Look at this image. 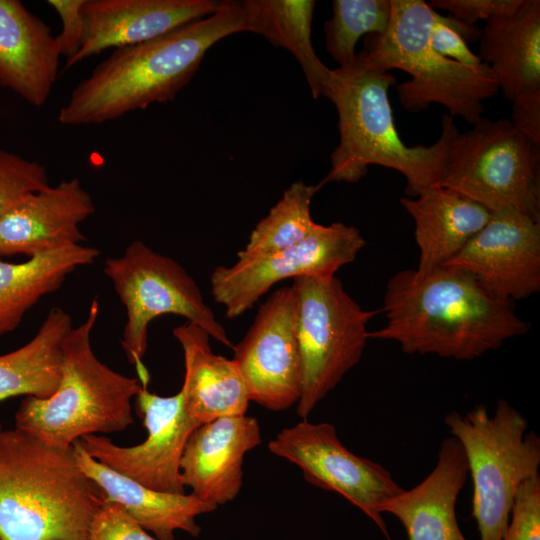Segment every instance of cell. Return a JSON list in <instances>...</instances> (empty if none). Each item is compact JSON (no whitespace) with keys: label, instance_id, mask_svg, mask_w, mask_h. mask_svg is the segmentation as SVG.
Returning a JSON list of instances; mask_svg holds the SVG:
<instances>
[{"label":"cell","instance_id":"cell-1","mask_svg":"<svg viewBox=\"0 0 540 540\" xmlns=\"http://www.w3.org/2000/svg\"><path fill=\"white\" fill-rule=\"evenodd\" d=\"M386 323L369 339L398 343L407 354L473 360L529 330L514 302L499 298L469 274L446 266L418 276L404 269L387 282Z\"/></svg>","mask_w":540,"mask_h":540},{"label":"cell","instance_id":"cell-2","mask_svg":"<svg viewBox=\"0 0 540 540\" xmlns=\"http://www.w3.org/2000/svg\"><path fill=\"white\" fill-rule=\"evenodd\" d=\"M248 31L244 1H221L209 16L156 39L115 49L73 89L62 125H95L174 100L218 41Z\"/></svg>","mask_w":540,"mask_h":540},{"label":"cell","instance_id":"cell-3","mask_svg":"<svg viewBox=\"0 0 540 540\" xmlns=\"http://www.w3.org/2000/svg\"><path fill=\"white\" fill-rule=\"evenodd\" d=\"M396 81L390 72L369 67L358 53L350 66L333 69L323 96L337 110L340 138L330 157L331 168L319 188L329 182H357L370 165L401 173L408 197L438 184L459 129L454 118L445 114L435 143L407 146L396 129L388 97Z\"/></svg>","mask_w":540,"mask_h":540},{"label":"cell","instance_id":"cell-4","mask_svg":"<svg viewBox=\"0 0 540 540\" xmlns=\"http://www.w3.org/2000/svg\"><path fill=\"white\" fill-rule=\"evenodd\" d=\"M107 501L77 463L73 446L0 431V540H89Z\"/></svg>","mask_w":540,"mask_h":540},{"label":"cell","instance_id":"cell-5","mask_svg":"<svg viewBox=\"0 0 540 540\" xmlns=\"http://www.w3.org/2000/svg\"><path fill=\"white\" fill-rule=\"evenodd\" d=\"M98 314L95 299L86 319L63 340L58 388L47 398L26 396L16 412L15 428L68 449L84 436L121 432L134 423L131 400L142 386L96 357L91 334Z\"/></svg>","mask_w":540,"mask_h":540},{"label":"cell","instance_id":"cell-6","mask_svg":"<svg viewBox=\"0 0 540 540\" xmlns=\"http://www.w3.org/2000/svg\"><path fill=\"white\" fill-rule=\"evenodd\" d=\"M390 23L382 35H368L358 53L371 68L403 70L410 79L397 85L398 99L410 112L441 104L449 116L474 124L483 117V101L495 96L497 80L485 63L467 66L442 57L429 41L436 14L423 0H390Z\"/></svg>","mask_w":540,"mask_h":540},{"label":"cell","instance_id":"cell-7","mask_svg":"<svg viewBox=\"0 0 540 540\" xmlns=\"http://www.w3.org/2000/svg\"><path fill=\"white\" fill-rule=\"evenodd\" d=\"M444 422L467 460L480 540H502L518 488L539 474L540 438L505 399L492 414L477 405L465 414L448 413Z\"/></svg>","mask_w":540,"mask_h":540},{"label":"cell","instance_id":"cell-8","mask_svg":"<svg viewBox=\"0 0 540 540\" xmlns=\"http://www.w3.org/2000/svg\"><path fill=\"white\" fill-rule=\"evenodd\" d=\"M436 186L490 212L513 209L540 222V146L509 119H478L454 137Z\"/></svg>","mask_w":540,"mask_h":540},{"label":"cell","instance_id":"cell-9","mask_svg":"<svg viewBox=\"0 0 540 540\" xmlns=\"http://www.w3.org/2000/svg\"><path fill=\"white\" fill-rule=\"evenodd\" d=\"M104 273L125 307L127 320L121 345L143 388H148L150 382L143 362L148 327L161 315L184 317L219 343L234 348L224 327L205 303L197 283L174 259L136 240L126 247L123 255L105 260Z\"/></svg>","mask_w":540,"mask_h":540},{"label":"cell","instance_id":"cell-10","mask_svg":"<svg viewBox=\"0 0 540 540\" xmlns=\"http://www.w3.org/2000/svg\"><path fill=\"white\" fill-rule=\"evenodd\" d=\"M297 333L301 393L297 414L307 419L356 366L368 338L367 324L379 310H364L336 276L297 277Z\"/></svg>","mask_w":540,"mask_h":540},{"label":"cell","instance_id":"cell-11","mask_svg":"<svg viewBox=\"0 0 540 540\" xmlns=\"http://www.w3.org/2000/svg\"><path fill=\"white\" fill-rule=\"evenodd\" d=\"M365 246L358 228L342 222L318 224L299 243L260 256L237 255L232 266L216 267L210 277L211 293L236 318L249 309L276 283L297 277H330L353 262Z\"/></svg>","mask_w":540,"mask_h":540},{"label":"cell","instance_id":"cell-12","mask_svg":"<svg viewBox=\"0 0 540 540\" xmlns=\"http://www.w3.org/2000/svg\"><path fill=\"white\" fill-rule=\"evenodd\" d=\"M268 449L298 466L308 483L343 496L391 540L378 508L404 488L384 466L348 450L333 424L302 419L281 430Z\"/></svg>","mask_w":540,"mask_h":540},{"label":"cell","instance_id":"cell-13","mask_svg":"<svg viewBox=\"0 0 540 540\" xmlns=\"http://www.w3.org/2000/svg\"><path fill=\"white\" fill-rule=\"evenodd\" d=\"M135 398L147 430L142 443L123 447L101 435H87L76 442L98 462L146 487L185 494L180 462L190 434L200 424L186 412L181 390L160 396L142 387Z\"/></svg>","mask_w":540,"mask_h":540},{"label":"cell","instance_id":"cell-14","mask_svg":"<svg viewBox=\"0 0 540 540\" xmlns=\"http://www.w3.org/2000/svg\"><path fill=\"white\" fill-rule=\"evenodd\" d=\"M233 350L250 401L272 411L298 403L301 357L297 297L292 286L275 290L260 305L252 325Z\"/></svg>","mask_w":540,"mask_h":540},{"label":"cell","instance_id":"cell-15","mask_svg":"<svg viewBox=\"0 0 540 540\" xmlns=\"http://www.w3.org/2000/svg\"><path fill=\"white\" fill-rule=\"evenodd\" d=\"M443 266L472 276L493 295L514 302L540 290V222L513 209L488 222Z\"/></svg>","mask_w":540,"mask_h":540},{"label":"cell","instance_id":"cell-16","mask_svg":"<svg viewBox=\"0 0 540 540\" xmlns=\"http://www.w3.org/2000/svg\"><path fill=\"white\" fill-rule=\"evenodd\" d=\"M92 196L78 178L30 192L0 217V255L29 257L82 244L80 225L95 212Z\"/></svg>","mask_w":540,"mask_h":540},{"label":"cell","instance_id":"cell-17","mask_svg":"<svg viewBox=\"0 0 540 540\" xmlns=\"http://www.w3.org/2000/svg\"><path fill=\"white\" fill-rule=\"evenodd\" d=\"M216 0H86V30L67 70L108 48L147 42L214 13Z\"/></svg>","mask_w":540,"mask_h":540},{"label":"cell","instance_id":"cell-18","mask_svg":"<svg viewBox=\"0 0 540 540\" xmlns=\"http://www.w3.org/2000/svg\"><path fill=\"white\" fill-rule=\"evenodd\" d=\"M255 417L226 416L200 424L190 434L180 462L191 495L216 507L232 501L243 481V460L261 443Z\"/></svg>","mask_w":540,"mask_h":540},{"label":"cell","instance_id":"cell-19","mask_svg":"<svg viewBox=\"0 0 540 540\" xmlns=\"http://www.w3.org/2000/svg\"><path fill=\"white\" fill-rule=\"evenodd\" d=\"M60 58L48 24L21 1L0 0V86L41 107L58 77Z\"/></svg>","mask_w":540,"mask_h":540},{"label":"cell","instance_id":"cell-20","mask_svg":"<svg viewBox=\"0 0 540 540\" xmlns=\"http://www.w3.org/2000/svg\"><path fill=\"white\" fill-rule=\"evenodd\" d=\"M468 473L459 441L453 436L445 438L428 476L413 488L386 499L378 511L395 516L408 540H468L456 517L457 498Z\"/></svg>","mask_w":540,"mask_h":540},{"label":"cell","instance_id":"cell-21","mask_svg":"<svg viewBox=\"0 0 540 540\" xmlns=\"http://www.w3.org/2000/svg\"><path fill=\"white\" fill-rule=\"evenodd\" d=\"M173 335L184 354L185 374L180 390L188 415L203 424L246 414L250 399L234 359L215 354L210 335L193 323L177 326Z\"/></svg>","mask_w":540,"mask_h":540},{"label":"cell","instance_id":"cell-22","mask_svg":"<svg viewBox=\"0 0 540 540\" xmlns=\"http://www.w3.org/2000/svg\"><path fill=\"white\" fill-rule=\"evenodd\" d=\"M73 448L79 467L102 489L107 501L121 505L158 540H175L176 531L197 537L201 527L196 518L217 509L191 494L167 493L146 487L98 462L77 442Z\"/></svg>","mask_w":540,"mask_h":540},{"label":"cell","instance_id":"cell-23","mask_svg":"<svg viewBox=\"0 0 540 540\" xmlns=\"http://www.w3.org/2000/svg\"><path fill=\"white\" fill-rule=\"evenodd\" d=\"M400 203L415 224L420 255L414 271L418 276L456 256L491 215L478 203L439 186L429 187L415 197H402Z\"/></svg>","mask_w":540,"mask_h":540},{"label":"cell","instance_id":"cell-24","mask_svg":"<svg viewBox=\"0 0 540 540\" xmlns=\"http://www.w3.org/2000/svg\"><path fill=\"white\" fill-rule=\"evenodd\" d=\"M479 39L477 56L507 100L540 88L539 0H523L513 13L485 21Z\"/></svg>","mask_w":540,"mask_h":540},{"label":"cell","instance_id":"cell-25","mask_svg":"<svg viewBox=\"0 0 540 540\" xmlns=\"http://www.w3.org/2000/svg\"><path fill=\"white\" fill-rule=\"evenodd\" d=\"M99 253L76 244L35 254L21 263L0 260V336L15 330L32 306L57 290L67 275L93 263Z\"/></svg>","mask_w":540,"mask_h":540},{"label":"cell","instance_id":"cell-26","mask_svg":"<svg viewBox=\"0 0 540 540\" xmlns=\"http://www.w3.org/2000/svg\"><path fill=\"white\" fill-rule=\"evenodd\" d=\"M72 327L71 316L61 307H53L29 342L0 355V401L20 395L47 398L56 391L62 343Z\"/></svg>","mask_w":540,"mask_h":540},{"label":"cell","instance_id":"cell-27","mask_svg":"<svg viewBox=\"0 0 540 540\" xmlns=\"http://www.w3.org/2000/svg\"><path fill=\"white\" fill-rule=\"evenodd\" d=\"M248 31L288 50L298 61L313 98L323 96L331 80L329 69L316 55L311 25L313 0H246Z\"/></svg>","mask_w":540,"mask_h":540},{"label":"cell","instance_id":"cell-28","mask_svg":"<svg viewBox=\"0 0 540 540\" xmlns=\"http://www.w3.org/2000/svg\"><path fill=\"white\" fill-rule=\"evenodd\" d=\"M302 180L288 187L281 199L252 230L239 256L253 257L295 245L305 239L318 225L311 215V201L319 190Z\"/></svg>","mask_w":540,"mask_h":540},{"label":"cell","instance_id":"cell-29","mask_svg":"<svg viewBox=\"0 0 540 540\" xmlns=\"http://www.w3.org/2000/svg\"><path fill=\"white\" fill-rule=\"evenodd\" d=\"M332 17L324 25L325 47L339 65L354 63L362 36L382 35L391 17L390 0H334Z\"/></svg>","mask_w":540,"mask_h":540},{"label":"cell","instance_id":"cell-30","mask_svg":"<svg viewBox=\"0 0 540 540\" xmlns=\"http://www.w3.org/2000/svg\"><path fill=\"white\" fill-rule=\"evenodd\" d=\"M48 186L44 165L0 150V217L20 197Z\"/></svg>","mask_w":540,"mask_h":540},{"label":"cell","instance_id":"cell-31","mask_svg":"<svg viewBox=\"0 0 540 540\" xmlns=\"http://www.w3.org/2000/svg\"><path fill=\"white\" fill-rule=\"evenodd\" d=\"M481 30L469 26L455 17H446L436 12L430 30L429 41L432 49L442 57L467 66L482 63L477 54L467 46L466 41L479 39Z\"/></svg>","mask_w":540,"mask_h":540},{"label":"cell","instance_id":"cell-32","mask_svg":"<svg viewBox=\"0 0 540 540\" xmlns=\"http://www.w3.org/2000/svg\"><path fill=\"white\" fill-rule=\"evenodd\" d=\"M502 540H540V475L518 488Z\"/></svg>","mask_w":540,"mask_h":540},{"label":"cell","instance_id":"cell-33","mask_svg":"<svg viewBox=\"0 0 540 540\" xmlns=\"http://www.w3.org/2000/svg\"><path fill=\"white\" fill-rule=\"evenodd\" d=\"M89 540H158L113 501H106L90 527Z\"/></svg>","mask_w":540,"mask_h":540},{"label":"cell","instance_id":"cell-34","mask_svg":"<svg viewBox=\"0 0 540 540\" xmlns=\"http://www.w3.org/2000/svg\"><path fill=\"white\" fill-rule=\"evenodd\" d=\"M86 0H48L47 3L58 14L62 30L57 35L61 57L65 63L71 61L79 52L86 30L83 12Z\"/></svg>","mask_w":540,"mask_h":540},{"label":"cell","instance_id":"cell-35","mask_svg":"<svg viewBox=\"0 0 540 540\" xmlns=\"http://www.w3.org/2000/svg\"><path fill=\"white\" fill-rule=\"evenodd\" d=\"M523 0H432L434 9L451 12L461 22L474 26L478 20H489L496 16L516 11Z\"/></svg>","mask_w":540,"mask_h":540},{"label":"cell","instance_id":"cell-36","mask_svg":"<svg viewBox=\"0 0 540 540\" xmlns=\"http://www.w3.org/2000/svg\"><path fill=\"white\" fill-rule=\"evenodd\" d=\"M511 102L509 120L519 132L540 146V88L520 93Z\"/></svg>","mask_w":540,"mask_h":540}]
</instances>
